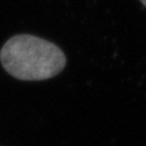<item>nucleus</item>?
Listing matches in <instances>:
<instances>
[{
	"label": "nucleus",
	"mask_w": 146,
	"mask_h": 146,
	"mask_svg": "<svg viewBox=\"0 0 146 146\" xmlns=\"http://www.w3.org/2000/svg\"><path fill=\"white\" fill-rule=\"evenodd\" d=\"M140 1H141L142 3H143V5H144L146 7V0H140Z\"/></svg>",
	"instance_id": "2"
},
{
	"label": "nucleus",
	"mask_w": 146,
	"mask_h": 146,
	"mask_svg": "<svg viewBox=\"0 0 146 146\" xmlns=\"http://www.w3.org/2000/svg\"><path fill=\"white\" fill-rule=\"evenodd\" d=\"M0 62L12 77L39 81L56 76L66 65L62 50L39 37L21 34L11 37L0 51Z\"/></svg>",
	"instance_id": "1"
}]
</instances>
